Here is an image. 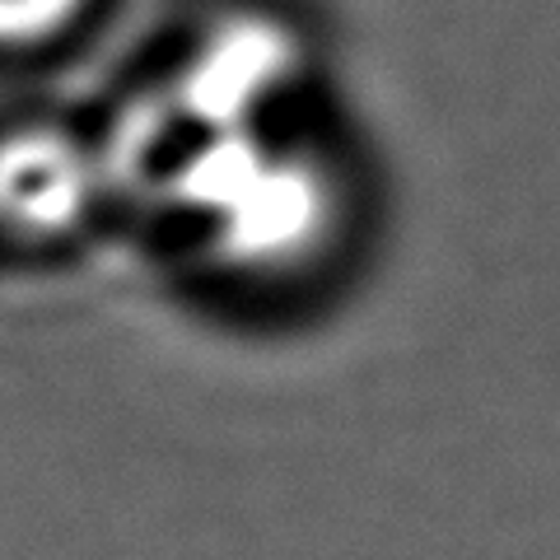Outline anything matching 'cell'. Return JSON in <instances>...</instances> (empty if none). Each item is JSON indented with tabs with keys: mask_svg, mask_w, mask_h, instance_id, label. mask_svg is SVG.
I'll list each match as a JSON object with an SVG mask.
<instances>
[{
	"mask_svg": "<svg viewBox=\"0 0 560 560\" xmlns=\"http://www.w3.org/2000/svg\"><path fill=\"white\" fill-rule=\"evenodd\" d=\"M173 191L238 261L300 257L323 234L327 215L318 178L294 160H276L261 140L253 145L238 127L210 131L206 145L183 164Z\"/></svg>",
	"mask_w": 560,
	"mask_h": 560,
	"instance_id": "1",
	"label": "cell"
},
{
	"mask_svg": "<svg viewBox=\"0 0 560 560\" xmlns=\"http://www.w3.org/2000/svg\"><path fill=\"white\" fill-rule=\"evenodd\" d=\"M94 197V168L66 136L33 131L0 145V224L10 230H66Z\"/></svg>",
	"mask_w": 560,
	"mask_h": 560,
	"instance_id": "2",
	"label": "cell"
},
{
	"mask_svg": "<svg viewBox=\"0 0 560 560\" xmlns=\"http://www.w3.org/2000/svg\"><path fill=\"white\" fill-rule=\"evenodd\" d=\"M84 0H0V47H33L66 33Z\"/></svg>",
	"mask_w": 560,
	"mask_h": 560,
	"instance_id": "4",
	"label": "cell"
},
{
	"mask_svg": "<svg viewBox=\"0 0 560 560\" xmlns=\"http://www.w3.org/2000/svg\"><path fill=\"white\" fill-rule=\"evenodd\" d=\"M290 70V43L280 28L243 24L210 43L187 75V108L206 131L243 127L248 108H257Z\"/></svg>",
	"mask_w": 560,
	"mask_h": 560,
	"instance_id": "3",
	"label": "cell"
}]
</instances>
